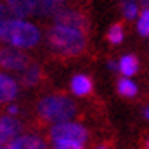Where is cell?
Instances as JSON below:
<instances>
[{"label": "cell", "instance_id": "cell-1", "mask_svg": "<svg viewBox=\"0 0 149 149\" xmlns=\"http://www.w3.org/2000/svg\"><path fill=\"white\" fill-rule=\"evenodd\" d=\"M40 29L25 19L8 17L0 22V40L3 44L27 50V49L35 47L40 42Z\"/></svg>", "mask_w": 149, "mask_h": 149}, {"label": "cell", "instance_id": "cell-2", "mask_svg": "<svg viewBox=\"0 0 149 149\" xmlns=\"http://www.w3.org/2000/svg\"><path fill=\"white\" fill-rule=\"evenodd\" d=\"M50 49L62 55H79L86 49V30L70 25L54 24L47 32Z\"/></svg>", "mask_w": 149, "mask_h": 149}, {"label": "cell", "instance_id": "cell-3", "mask_svg": "<svg viewBox=\"0 0 149 149\" xmlns=\"http://www.w3.org/2000/svg\"><path fill=\"white\" fill-rule=\"evenodd\" d=\"M87 129L79 122H55L50 127V142L55 149H82L87 144Z\"/></svg>", "mask_w": 149, "mask_h": 149}, {"label": "cell", "instance_id": "cell-4", "mask_svg": "<svg viewBox=\"0 0 149 149\" xmlns=\"http://www.w3.org/2000/svg\"><path fill=\"white\" fill-rule=\"evenodd\" d=\"M37 112L44 121L55 124V122L72 121L77 114V106L67 95L50 94L39 101Z\"/></svg>", "mask_w": 149, "mask_h": 149}, {"label": "cell", "instance_id": "cell-5", "mask_svg": "<svg viewBox=\"0 0 149 149\" xmlns=\"http://www.w3.org/2000/svg\"><path fill=\"white\" fill-rule=\"evenodd\" d=\"M30 59L24 52V49L14 45H3L0 47V67L7 72H20L27 67Z\"/></svg>", "mask_w": 149, "mask_h": 149}, {"label": "cell", "instance_id": "cell-6", "mask_svg": "<svg viewBox=\"0 0 149 149\" xmlns=\"http://www.w3.org/2000/svg\"><path fill=\"white\" fill-rule=\"evenodd\" d=\"M19 81L12 77L7 70H0V104L14 102L19 95Z\"/></svg>", "mask_w": 149, "mask_h": 149}, {"label": "cell", "instance_id": "cell-7", "mask_svg": "<svg viewBox=\"0 0 149 149\" xmlns=\"http://www.w3.org/2000/svg\"><path fill=\"white\" fill-rule=\"evenodd\" d=\"M54 24H62V25H70L86 30L87 29V19L77 12L74 8H64L62 7L57 14H54Z\"/></svg>", "mask_w": 149, "mask_h": 149}, {"label": "cell", "instance_id": "cell-8", "mask_svg": "<svg viewBox=\"0 0 149 149\" xmlns=\"http://www.w3.org/2000/svg\"><path fill=\"white\" fill-rule=\"evenodd\" d=\"M7 148L10 149H44L45 141L35 134H19L12 137Z\"/></svg>", "mask_w": 149, "mask_h": 149}, {"label": "cell", "instance_id": "cell-9", "mask_svg": "<svg viewBox=\"0 0 149 149\" xmlns=\"http://www.w3.org/2000/svg\"><path fill=\"white\" fill-rule=\"evenodd\" d=\"M37 2L39 0H8L7 5H8V10H10V15L12 17L27 19V17L35 14Z\"/></svg>", "mask_w": 149, "mask_h": 149}, {"label": "cell", "instance_id": "cell-10", "mask_svg": "<svg viewBox=\"0 0 149 149\" xmlns=\"http://www.w3.org/2000/svg\"><path fill=\"white\" fill-rule=\"evenodd\" d=\"M92 87L94 84L91 81V77L86 74H77L72 77L70 81V91L72 94L77 95V97H84V95H89L92 92Z\"/></svg>", "mask_w": 149, "mask_h": 149}, {"label": "cell", "instance_id": "cell-11", "mask_svg": "<svg viewBox=\"0 0 149 149\" xmlns=\"http://www.w3.org/2000/svg\"><path fill=\"white\" fill-rule=\"evenodd\" d=\"M20 74V82L27 87H32V86H37L42 79V69L34 64V62H29L27 67L19 72Z\"/></svg>", "mask_w": 149, "mask_h": 149}, {"label": "cell", "instance_id": "cell-12", "mask_svg": "<svg viewBox=\"0 0 149 149\" xmlns=\"http://www.w3.org/2000/svg\"><path fill=\"white\" fill-rule=\"evenodd\" d=\"M64 3H65V0H39L34 15H39V17L54 15L64 7Z\"/></svg>", "mask_w": 149, "mask_h": 149}, {"label": "cell", "instance_id": "cell-13", "mask_svg": "<svg viewBox=\"0 0 149 149\" xmlns=\"http://www.w3.org/2000/svg\"><path fill=\"white\" fill-rule=\"evenodd\" d=\"M139 70V61L136 55H124L119 61V72L126 77H132Z\"/></svg>", "mask_w": 149, "mask_h": 149}, {"label": "cell", "instance_id": "cell-14", "mask_svg": "<svg viewBox=\"0 0 149 149\" xmlns=\"http://www.w3.org/2000/svg\"><path fill=\"white\" fill-rule=\"evenodd\" d=\"M0 122L3 124V127L7 129L10 139H12V137H15V136L22 134V129H24V126H22V122L17 119V116L5 114V116H2V117H0Z\"/></svg>", "mask_w": 149, "mask_h": 149}, {"label": "cell", "instance_id": "cell-15", "mask_svg": "<svg viewBox=\"0 0 149 149\" xmlns=\"http://www.w3.org/2000/svg\"><path fill=\"white\" fill-rule=\"evenodd\" d=\"M117 92L122 97H136L137 95V86H136V82H132L124 75L122 79L117 81Z\"/></svg>", "mask_w": 149, "mask_h": 149}, {"label": "cell", "instance_id": "cell-16", "mask_svg": "<svg viewBox=\"0 0 149 149\" xmlns=\"http://www.w3.org/2000/svg\"><path fill=\"white\" fill-rule=\"evenodd\" d=\"M121 8L127 20H134L139 15V2L137 0H122Z\"/></svg>", "mask_w": 149, "mask_h": 149}, {"label": "cell", "instance_id": "cell-17", "mask_svg": "<svg viewBox=\"0 0 149 149\" xmlns=\"http://www.w3.org/2000/svg\"><path fill=\"white\" fill-rule=\"evenodd\" d=\"M137 32L142 37H149V8H144L137 15Z\"/></svg>", "mask_w": 149, "mask_h": 149}, {"label": "cell", "instance_id": "cell-18", "mask_svg": "<svg viewBox=\"0 0 149 149\" xmlns=\"http://www.w3.org/2000/svg\"><path fill=\"white\" fill-rule=\"evenodd\" d=\"M107 40L112 44V45H119L122 44L124 40V30L119 24H116V25H111V29L107 30Z\"/></svg>", "mask_w": 149, "mask_h": 149}, {"label": "cell", "instance_id": "cell-19", "mask_svg": "<svg viewBox=\"0 0 149 149\" xmlns=\"http://www.w3.org/2000/svg\"><path fill=\"white\" fill-rule=\"evenodd\" d=\"M8 142H10V136H8L7 129L3 127V124L0 122V149H2V148H7Z\"/></svg>", "mask_w": 149, "mask_h": 149}, {"label": "cell", "instance_id": "cell-20", "mask_svg": "<svg viewBox=\"0 0 149 149\" xmlns=\"http://www.w3.org/2000/svg\"><path fill=\"white\" fill-rule=\"evenodd\" d=\"M8 17H12L10 15V10H8V5L7 3H0V22L8 19Z\"/></svg>", "mask_w": 149, "mask_h": 149}, {"label": "cell", "instance_id": "cell-21", "mask_svg": "<svg viewBox=\"0 0 149 149\" xmlns=\"http://www.w3.org/2000/svg\"><path fill=\"white\" fill-rule=\"evenodd\" d=\"M19 112H20V109L17 107L15 104H12V102H8V107H7V114H12V116H19Z\"/></svg>", "mask_w": 149, "mask_h": 149}, {"label": "cell", "instance_id": "cell-22", "mask_svg": "<svg viewBox=\"0 0 149 149\" xmlns=\"http://www.w3.org/2000/svg\"><path fill=\"white\" fill-rule=\"evenodd\" d=\"M107 65H109V69H111V70H117V69H119V64H116V62H112V61L109 62Z\"/></svg>", "mask_w": 149, "mask_h": 149}, {"label": "cell", "instance_id": "cell-23", "mask_svg": "<svg viewBox=\"0 0 149 149\" xmlns=\"http://www.w3.org/2000/svg\"><path fill=\"white\" fill-rule=\"evenodd\" d=\"M139 5H142V8H149V0H137Z\"/></svg>", "mask_w": 149, "mask_h": 149}, {"label": "cell", "instance_id": "cell-24", "mask_svg": "<svg viewBox=\"0 0 149 149\" xmlns=\"http://www.w3.org/2000/svg\"><path fill=\"white\" fill-rule=\"evenodd\" d=\"M144 117H146V119L149 121V106H148L146 109H144Z\"/></svg>", "mask_w": 149, "mask_h": 149}, {"label": "cell", "instance_id": "cell-25", "mask_svg": "<svg viewBox=\"0 0 149 149\" xmlns=\"http://www.w3.org/2000/svg\"><path fill=\"white\" fill-rule=\"evenodd\" d=\"M146 146H148V148H149V139H148V144H146Z\"/></svg>", "mask_w": 149, "mask_h": 149}]
</instances>
